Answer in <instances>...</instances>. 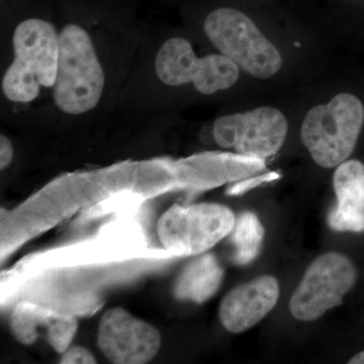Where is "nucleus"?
Here are the masks:
<instances>
[{
  "label": "nucleus",
  "mask_w": 364,
  "mask_h": 364,
  "mask_svg": "<svg viewBox=\"0 0 364 364\" xmlns=\"http://www.w3.org/2000/svg\"><path fill=\"white\" fill-rule=\"evenodd\" d=\"M14 60L2 79L7 100L28 104L43 87L53 88L59 61V33L50 21L30 18L16 26L13 37Z\"/></svg>",
  "instance_id": "f257e3e1"
},
{
  "label": "nucleus",
  "mask_w": 364,
  "mask_h": 364,
  "mask_svg": "<svg viewBox=\"0 0 364 364\" xmlns=\"http://www.w3.org/2000/svg\"><path fill=\"white\" fill-rule=\"evenodd\" d=\"M105 72L90 33L69 23L59 33V61L53 87L55 105L77 116L95 109L104 93Z\"/></svg>",
  "instance_id": "f03ea898"
},
{
  "label": "nucleus",
  "mask_w": 364,
  "mask_h": 364,
  "mask_svg": "<svg viewBox=\"0 0 364 364\" xmlns=\"http://www.w3.org/2000/svg\"><path fill=\"white\" fill-rule=\"evenodd\" d=\"M363 124L360 100L351 93H339L308 112L301 124V142L318 166L333 168L355 149Z\"/></svg>",
  "instance_id": "7ed1b4c3"
},
{
  "label": "nucleus",
  "mask_w": 364,
  "mask_h": 364,
  "mask_svg": "<svg viewBox=\"0 0 364 364\" xmlns=\"http://www.w3.org/2000/svg\"><path fill=\"white\" fill-rule=\"evenodd\" d=\"M203 30L218 51L254 77L270 78L282 68L279 49L238 9H215L205 18Z\"/></svg>",
  "instance_id": "20e7f679"
},
{
  "label": "nucleus",
  "mask_w": 364,
  "mask_h": 364,
  "mask_svg": "<svg viewBox=\"0 0 364 364\" xmlns=\"http://www.w3.org/2000/svg\"><path fill=\"white\" fill-rule=\"evenodd\" d=\"M235 222L234 213L219 203L174 205L160 217L157 235L173 255H200L229 236Z\"/></svg>",
  "instance_id": "39448f33"
},
{
  "label": "nucleus",
  "mask_w": 364,
  "mask_h": 364,
  "mask_svg": "<svg viewBox=\"0 0 364 364\" xmlns=\"http://www.w3.org/2000/svg\"><path fill=\"white\" fill-rule=\"evenodd\" d=\"M155 71L164 85L193 83L196 91L205 95L229 90L240 75V68L221 53L198 57L191 43L179 37L161 46L155 59Z\"/></svg>",
  "instance_id": "423d86ee"
},
{
  "label": "nucleus",
  "mask_w": 364,
  "mask_h": 364,
  "mask_svg": "<svg viewBox=\"0 0 364 364\" xmlns=\"http://www.w3.org/2000/svg\"><path fill=\"white\" fill-rule=\"evenodd\" d=\"M358 268L344 254L328 252L318 256L306 270L289 301L296 320L312 322L343 303L355 286Z\"/></svg>",
  "instance_id": "0eeeda50"
},
{
  "label": "nucleus",
  "mask_w": 364,
  "mask_h": 364,
  "mask_svg": "<svg viewBox=\"0 0 364 364\" xmlns=\"http://www.w3.org/2000/svg\"><path fill=\"white\" fill-rule=\"evenodd\" d=\"M287 131L289 123L279 109L261 107L215 119L213 136L221 148L234 149L244 156L265 159L282 149Z\"/></svg>",
  "instance_id": "6e6552de"
},
{
  "label": "nucleus",
  "mask_w": 364,
  "mask_h": 364,
  "mask_svg": "<svg viewBox=\"0 0 364 364\" xmlns=\"http://www.w3.org/2000/svg\"><path fill=\"white\" fill-rule=\"evenodd\" d=\"M161 342L154 326L123 308L109 309L98 324V347L112 363H150L159 352Z\"/></svg>",
  "instance_id": "1a4fd4ad"
},
{
  "label": "nucleus",
  "mask_w": 364,
  "mask_h": 364,
  "mask_svg": "<svg viewBox=\"0 0 364 364\" xmlns=\"http://www.w3.org/2000/svg\"><path fill=\"white\" fill-rule=\"evenodd\" d=\"M279 284L272 275H262L230 291L219 308L221 324L227 331H247L277 306Z\"/></svg>",
  "instance_id": "9d476101"
},
{
  "label": "nucleus",
  "mask_w": 364,
  "mask_h": 364,
  "mask_svg": "<svg viewBox=\"0 0 364 364\" xmlns=\"http://www.w3.org/2000/svg\"><path fill=\"white\" fill-rule=\"evenodd\" d=\"M337 203L328 215L334 231L364 232V164L346 160L337 166L333 177Z\"/></svg>",
  "instance_id": "9b49d317"
},
{
  "label": "nucleus",
  "mask_w": 364,
  "mask_h": 364,
  "mask_svg": "<svg viewBox=\"0 0 364 364\" xmlns=\"http://www.w3.org/2000/svg\"><path fill=\"white\" fill-rule=\"evenodd\" d=\"M224 279L221 263L213 254H203L188 263L174 282L177 299L203 304L215 296Z\"/></svg>",
  "instance_id": "f8f14e48"
},
{
  "label": "nucleus",
  "mask_w": 364,
  "mask_h": 364,
  "mask_svg": "<svg viewBox=\"0 0 364 364\" xmlns=\"http://www.w3.org/2000/svg\"><path fill=\"white\" fill-rule=\"evenodd\" d=\"M264 240V228L252 212H244L235 222L231 232L233 245V261L238 265H247L253 262L262 249Z\"/></svg>",
  "instance_id": "ddd939ff"
},
{
  "label": "nucleus",
  "mask_w": 364,
  "mask_h": 364,
  "mask_svg": "<svg viewBox=\"0 0 364 364\" xmlns=\"http://www.w3.org/2000/svg\"><path fill=\"white\" fill-rule=\"evenodd\" d=\"M53 314L54 311L31 301L18 304L9 320L14 338L26 346L33 345L39 338L41 329L47 328Z\"/></svg>",
  "instance_id": "4468645a"
},
{
  "label": "nucleus",
  "mask_w": 364,
  "mask_h": 364,
  "mask_svg": "<svg viewBox=\"0 0 364 364\" xmlns=\"http://www.w3.org/2000/svg\"><path fill=\"white\" fill-rule=\"evenodd\" d=\"M78 330V321L65 313L54 312L46 328L48 343L57 353L62 354L71 346Z\"/></svg>",
  "instance_id": "2eb2a0df"
},
{
  "label": "nucleus",
  "mask_w": 364,
  "mask_h": 364,
  "mask_svg": "<svg viewBox=\"0 0 364 364\" xmlns=\"http://www.w3.org/2000/svg\"><path fill=\"white\" fill-rule=\"evenodd\" d=\"M62 364H93L97 363L95 355L82 346H70L61 354Z\"/></svg>",
  "instance_id": "dca6fc26"
},
{
  "label": "nucleus",
  "mask_w": 364,
  "mask_h": 364,
  "mask_svg": "<svg viewBox=\"0 0 364 364\" xmlns=\"http://www.w3.org/2000/svg\"><path fill=\"white\" fill-rule=\"evenodd\" d=\"M14 159V147L6 136H0V169L6 170Z\"/></svg>",
  "instance_id": "f3484780"
},
{
  "label": "nucleus",
  "mask_w": 364,
  "mask_h": 364,
  "mask_svg": "<svg viewBox=\"0 0 364 364\" xmlns=\"http://www.w3.org/2000/svg\"><path fill=\"white\" fill-rule=\"evenodd\" d=\"M349 364H364V350L358 352L348 361Z\"/></svg>",
  "instance_id": "a211bd4d"
}]
</instances>
